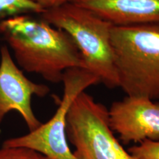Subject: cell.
I'll return each mask as SVG.
<instances>
[{
	"label": "cell",
	"instance_id": "obj_9",
	"mask_svg": "<svg viewBox=\"0 0 159 159\" xmlns=\"http://www.w3.org/2000/svg\"><path fill=\"white\" fill-rule=\"evenodd\" d=\"M44 11L33 0H0V19L27 13L39 15Z\"/></svg>",
	"mask_w": 159,
	"mask_h": 159
},
{
	"label": "cell",
	"instance_id": "obj_11",
	"mask_svg": "<svg viewBox=\"0 0 159 159\" xmlns=\"http://www.w3.org/2000/svg\"><path fill=\"white\" fill-rule=\"evenodd\" d=\"M43 156L35 151L25 148L0 149V159H42Z\"/></svg>",
	"mask_w": 159,
	"mask_h": 159
},
{
	"label": "cell",
	"instance_id": "obj_5",
	"mask_svg": "<svg viewBox=\"0 0 159 159\" xmlns=\"http://www.w3.org/2000/svg\"><path fill=\"white\" fill-rule=\"evenodd\" d=\"M62 83L63 97L54 116L28 134L7 139L2 147L28 148L49 159H77L67 143V112L80 93L100 83L96 75L83 68H72L66 71Z\"/></svg>",
	"mask_w": 159,
	"mask_h": 159
},
{
	"label": "cell",
	"instance_id": "obj_4",
	"mask_svg": "<svg viewBox=\"0 0 159 159\" xmlns=\"http://www.w3.org/2000/svg\"><path fill=\"white\" fill-rule=\"evenodd\" d=\"M66 133L77 159H136L114 136L106 107L85 91L69 107Z\"/></svg>",
	"mask_w": 159,
	"mask_h": 159
},
{
	"label": "cell",
	"instance_id": "obj_2",
	"mask_svg": "<svg viewBox=\"0 0 159 159\" xmlns=\"http://www.w3.org/2000/svg\"><path fill=\"white\" fill-rule=\"evenodd\" d=\"M111 41L119 88L159 100V23L113 25Z\"/></svg>",
	"mask_w": 159,
	"mask_h": 159
},
{
	"label": "cell",
	"instance_id": "obj_12",
	"mask_svg": "<svg viewBox=\"0 0 159 159\" xmlns=\"http://www.w3.org/2000/svg\"><path fill=\"white\" fill-rule=\"evenodd\" d=\"M33 1L46 11V10L55 8L66 3H68L71 0H33Z\"/></svg>",
	"mask_w": 159,
	"mask_h": 159
},
{
	"label": "cell",
	"instance_id": "obj_10",
	"mask_svg": "<svg viewBox=\"0 0 159 159\" xmlns=\"http://www.w3.org/2000/svg\"><path fill=\"white\" fill-rule=\"evenodd\" d=\"M128 152L136 159H159V140L146 139L129 148Z\"/></svg>",
	"mask_w": 159,
	"mask_h": 159
},
{
	"label": "cell",
	"instance_id": "obj_1",
	"mask_svg": "<svg viewBox=\"0 0 159 159\" xmlns=\"http://www.w3.org/2000/svg\"><path fill=\"white\" fill-rule=\"evenodd\" d=\"M0 33L13 49L19 66L49 82H62L69 69H85L70 36L41 17L22 14L7 18L0 22Z\"/></svg>",
	"mask_w": 159,
	"mask_h": 159
},
{
	"label": "cell",
	"instance_id": "obj_7",
	"mask_svg": "<svg viewBox=\"0 0 159 159\" xmlns=\"http://www.w3.org/2000/svg\"><path fill=\"white\" fill-rule=\"evenodd\" d=\"M109 123L125 144L159 140V101L126 96L112 103Z\"/></svg>",
	"mask_w": 159,
	"mask_h": 159
},
{
	"label": "cell",
	"instance_id": "obj_6",
	"mask_svg": "<svg viewBox=\"0 0 159 159\" xmlns=\"http://www.w3.org/2000/svg\"><path fill=\"white\" fill-rule=\"evenodd\" d=\"M0 52V124L6 114L15 111L22 116L30 131L34 130L41 123L33 113L32 97H45L49 87L27 78L12 59L7 47H2Z\"/></svg>",
	"mask_w": 159,
	"mask_h": 159
},
{
	"label": "cell",
	"instance_id": "obj_13",
	"mask_svg": "<svg viewBox=\"0 0 159 159\" xmlns=\"http://www.w3.org/2000/svg\"><path fill=\"white\" fill-rule=\"evenodd\" d=\"M42 159H49V158H47V157H45V156H43V157H42Z\"/></svg>",
	"mask_w": 159,
	"mask_h": 159
},
{
	"label": "cell",
	"instance_id": "obj_8",
	"mask_svg": "<svg viewBox=\"0 0 159 159\" xmlns=\"http://www.w3.org/2000/svg\"><path fill=\"white\" fill-rule=\"evenodd\" d=\"M114 26L159 23V0H71Z\"/></svg>",
	"mask_w": 159,
	"mask_h": 159
},
{
	"label": "cell",
	"instance_id": "obj_3",
	"mask_svg": "<svg viewBox=\"0 0 159 159\" xmlns=\"http://www.w3.org/2000/svg\"><path fill=\"white\" fill-rule=\"evenodd\" d=\"M41 19L68 34L78 49L85 69L109 89L119 86L111 41L112 25L72 2L46 10Z\"/></svg>",
	"mask_w": 159,
	"mask_h": 159
}]
</instances>
